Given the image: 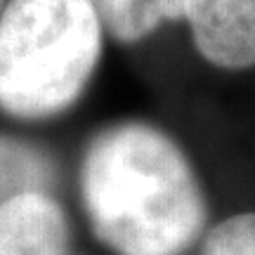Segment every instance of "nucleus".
I'll return each instance as SVG.
<instances>
[{
	"instance_id": "f257e3e1",
	"label": "nucleus",
	"mask_w": 255,
	"mask_h": 255,
	"mask_svg": "<svg viewBox=\"0 0 255 255\" xmlns=\"http://www.w3.org/2000/svg\"><path fill=\"white\" fill-rule=\"evenodd\" d=\"M81 199L95 237L116 255H182L208 218L189 156L146 121H121L92 137Z\"/></svg>"
},
{
	"instance_id": "39448f33",
	"label": "nucleus",
	"mask_w": 255,
	"mask_h": 255,
	"mask_svg": "<svg viewBox=\"0 0 255 255\" xmlns=\"http://www.w3.org/2000/svg\"><path fill=\"white\" fill-rule=\"evenodd\" d=\"M104 28L119 43L132 45L170 21H182L184 0H90Z\"/></svg>"
},
{
	"instance_id": "6e6552de",
	"label": "nucleus",
	"mask_w": 255,
	"mask_h": 255,
	"mask_svg": "<svg viewBox=\"0 0 255 255\" xmlns=\"http://www.w3.org/2000/svg\"><path fill=\"white\" fill-rule=\"evenodd\" d=\"M0 12H2V7H0Z\"/></svg>"
},
{
	"instance_id": "7ed1b4c3",
	"label": "nucleus",
	"mask_w": 255,
	"mask_h": 255,
	"mask_svg": "<svg viewBox=\"0 0 255 255\" xmlns=\"http://www.w3.org/2000/svg\"><path fill=\"white\" fill-rule=\"evenodd\" d=\"M191 43L210 66L246 71L255 66V0H184Z\"/></svg>"
},
{
	"instance_id": "f03ea898",
	"label": "nucleus",
	"mask_w": 255,
	"mask_h": 255,
	"mask_svg": "<svg viewBox=\"0 0 255 255\" xmlns=\"http://www.w3.org/2000/svg\"><path fill=\"white\" fill-rule=\"evenodd\" d=\"M90 0H9L0 12V109L43 121L88 90L104 50Z\"/></svg>"
},
{
	"instance_id": "0eeeda50",
	"label": "nucleus",
	"mask_w": 255,
	"mask_h": 255,
	"mask_svg": "<svg viewBox=\"0 0 255 255\" xmlns=\"http://www.w3.org/2000/svg\"><path fill=\"white\" fill-rule=\"evenodd\" d=\"M201 255H255V213H237L215 225Z\"/></svg>"
},
{
	"instance_id": "423d86ee",
	"label": "nucleus",
	"mask_w": 255,
	"mask_h": 255,
	"mask_svg": "<svg viewBox=\"0 0 255 255\" xmlns=\"http://www.w3.org/2000/svg\"><path fill=\"white\" fill-rule=\"evenodd\" d=\"M55 177V161L40 146L0 135V208L21 194L47 191Z\"/></svg>"
},
{
	"instance_id": "20e7f679",
	"label": "nucleus",
	"mask_w": 255,
	"mask_h": 255,
	"mask_svg": "<svg viewBox=\"0 0 255 255\" xmlns=\"http://www.w3.org/2000/svg\"><path fill=\"white\" fill-rule=\"evenodd\" d=\"M69 222L50 191H31L0 208V255H66Z\"/></svg>"
}]
</instances>
